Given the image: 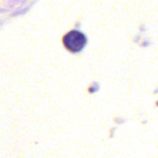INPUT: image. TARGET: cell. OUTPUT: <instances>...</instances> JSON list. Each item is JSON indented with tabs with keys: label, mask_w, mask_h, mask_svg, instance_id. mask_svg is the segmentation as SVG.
Instances as JSON below:
<instances>
[{
	"label": "cell",
	"mask_w": 158,
	"mask_h": 158,
	"mask_svg": "<svg viewBox=\"0 0 158 158\" xmlns=\"http://www.w3.org/2000/svg\"><path fill=\"white\" fill-rule=\"evenodd\" d=\"M157 106H158V102H157Z\"/></svg>",
	"instance_id": "obj_2"
},
{
	"label": "cell",
	"mask_w": 158,
	"mask_h": 158,
	"mask_svg": "<svg viewBox=\"0 0 158 158\" xmlns=\"http://www.w3.org/2000/svg\"><path fill=\"white\" fill-rule=\"evenodd\" d=\"M86 37L78 31H71L63 38V44L70 52H79L86 44Z\"/></svg>",
	"instance_id": "obj_1"
}]
</instances>
